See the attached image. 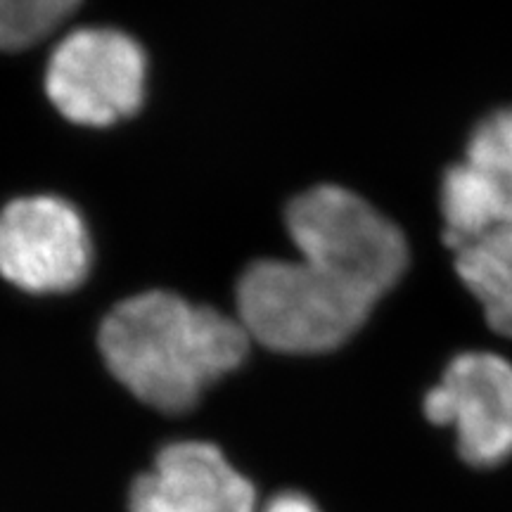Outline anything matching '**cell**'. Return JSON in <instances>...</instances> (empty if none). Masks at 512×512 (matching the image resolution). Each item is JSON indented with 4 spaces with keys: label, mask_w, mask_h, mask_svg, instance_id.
Returning <instances> with one entry per match:
<instances>
[{
    "label": "cell",
    "mask_w": 512,
    "mask_h": 512,
    "mask_svg": "<svg viewBox=\"0 0 512 512\" xmlns=\"http://www.w3.org/2000/svg\"><path fill=\"white\" fill-rule=\"evenodd\" d=\"M98 342L128 392L162 413H183L245 361L252 339L238 318L150 290L114 306Z\"/></svg>",
    "instance_id": "cell-1"
},
{
    "label": "cell",
    "mask_w": 512,
    "mask_h": 512,
    "mask_svg": "<svg viewBox=\"0 0 512 512\" xmlns=\"http://www.w3.org/2000/svg\"><path fill=\"white\" fill-rule=\"evenodd\" d=\"M380 299L323 261L268 259L240 278L238 320L278 354H323L354 337Z\"/></svg>",
    "instance_id": "cell-2"
},
{
    "label": "cell",
    "mask_w": 512,
    "mask_h": 512,
    "mask_svg": "<svg viewBox=\"0 0 512 512\" xmlns=\"http://www.w3.org/2000/svg\"><path fill=\"white\" fill-rule=\"evenodd\" d=\"M285 221L302 259L337 266L380 297L399 283L408 266L401 228L339 185H318L294 197Z\"/></svg>",
    "instance_id": "cell-3"
},
{
    "label": "cell",
    "mask_w": 512,
    "mask_h": 512,
    "mask_svg": "<svg viewBox=\"0 0 512 512\" xmlns=\"http://www.w3.org/2000/svg\"><path fill=\"white\" fill-rule=\"evenodd\" d=\"M147 60L136 38L117 29H76L57 43L46 69V93L64 119L110 126L138 112Z\"/></svg>",
    "instance_id": "cell-4"
},
{
    "label": "cell",
    "mask_w": 512,
    "mask_h": 512,
    "mask_svg": "<svg viewBox=\"0 0 512 512\" xmlns=\"http://www.w3.org/2000/svg\"><path fill=\"white\" fill-rule=\"evenodd\" d=\"M91 261L86 223L62 197H19L0 211V275L19 290H74L86 280Z\"/></svg>",
    "instance_id": "cell-5"
},
{
    "label": "cell",
    "mask_w": 512,
    "mask_h": 512,
    "mask_svg": "<svg viewBox=\"0 0 512 512\" xmlns=\"http://www.w3.org/2000/svg\"><path fill=\"white\" fill-rule=\"evenodd\" d=\"M425 415L456 432L472 467L501 465L512 456V363L491 351L458 354L427 392Z\"/></svg>",
    "instance_id": "cell-6"
},
{
    "label": "cell",
    "mask_w": 512,
    "mask_h": 512,
    "mask_svg": "<svg viewBox=\"0 0 512 512\" xmlns=\"http://www.w3.org/2000/svg\"><path fill=\"white\" fill-rule=\"evenodd\" d=\"M439 204L444 240L453 252L512 226V105L475 126L463 162L441 178Z\"/></svg>",
    "instance_id": "cell-7"
},
{
    "label": "cell",
    "mask_w": 512,
    "mask_h": 512,
    "mask_svg": "<svg viewBox=\"0 0 512 512\" xmlns=\"http://www.w3.org/2000/svg\"><path fill=\"white\" fill-rule=\"evenodd\" d=\"M131 512H256V491L207 441H176L131 489Z\"/></svg>",
    "instance_id": "cell-8"
},
{
    "label": "cell",
    "mask_w": 512,
    "mask_h": 512,
    "mask_svg": "<svg viewBox=\"0 0 512 512\" xmlns=\"http://www.w3.org/2000/svg\"><path fill=\"white\" fill-rule=\"evenodd\" d=\"M456 271L482 304L491 330L512 337V226L458 249Z\"/></svg>",
    "instance_id": "cell-9"
},
{
    "label": "cell",
    "mask_w": 512,
    "mask_h": 512,
    "mask_svg": "<svg viewBox=\"0 0 512 512\" xmlns=\"http://www.w3.org/2000/svg\"><path fill=\"white\" fill-rule=\"evenodd\" d=\"M81 0H0V50H24L60 27Z\"/></svg>",
    "instance_id": "cell-10"
},
{
    "label": "cell",
    "mask_w": 512,
    "mask_h": 512,
    "mask_svg": "<svg viewBox=\"0 0 512 512\" xmlns=\"http://www.w3.org/2000/svg\"><path fill=\"white\" fill-rule=\"evenodd\" d=\"M259 512H318V508L304 494L285 491V494L273 496Z\"/></svg>",
    "instance_id": "cell-11"
}]
</instances>
